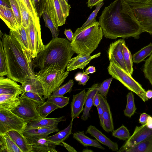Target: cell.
Returning <instances> with one entry per match:
<instances>
[{
    "label": "cell",
    "instance_id": "6da1fadb",
    "mask_svg": "<svg viewBox=\"0 0 152 152\" xmlns=\"http://www.w3.org/2000/svg\"><path fill=\"white\" fill-rule=\"evenodd\" d=\"M99 19L103 35L106 38L137 39L142 33L131 7L124 0H115L104 8Z\"/></svg>",
    "mask_w": 152,
    "mask_h": 152
},
{
    "label": "cell",
    "instance_id": "7a4b0ae2",
    "mask_svg": "<svg viewBox=\"0 0 152 152\" xmlns=\"http://www.w3.org/2000/svg\"><path fill=\"white\" fill-rule=\"evenodd\" d=\"M1 39L7 61V77L21 84L35 77L31 54L10 34H3Z\"/></svg>",
    "mask_w": 152,
    "mask_h": 152
},
{
    "label": "cell",
    "instance_id": "3957f363",
    "mask_svg": "<svg viewBox=\"0 0 152 152\" xmlns=\"http://www.w3.org/2000/svg\"><path fill=\"white\" fill-rule=\"evenodd\" d=\"M74 51L70 42L65 38H53L45 45L44 49L32 59L33 69L39 70L52 64L59 65L61 71L64 72Z\"/></svg>",
    "mask_w": 152,
    "mask_h": 152
},
{
    "label": "cell",
    "instance_id": "277c9868",
    "mask_svg": "<svg viewBox=\"0 0 152 152\" xmlns=\"http://www.w3.org/2000/svg\"><path fill=\"white\" fill-rule=\"evenodd\" d=\"M103 36L102 28L96 20L83 29H77L71 42L72 49L78 55H90L97 47Z\"/></svg>",
    "mask_w": 152,
    "mask_h": 152
},
{
    "label": "cell",
    "instance_id": "5b68a950",
    "mask_svg": "<svg viewBox=\"0 0 152 152\" xmlns=\"http://www.w3.org/2000/svg\"><path fill=\"white\" fill-rule=\"evenodd\" d=\"M69 72L61 71L59 65L52 64L48 67L35 73V77L40 83L44 92L43 97L47 99L63 83Z\"/></svg>",
    "mask_w": 152,
    "mask_h": 152
},
{
    "label": "cell",
    "instance_id": "8992f818",
    "mask_svg": "<svg viewBox=\"0 0 152 152\" xmlns=\"http://www.w3.org/2000/svg\"><path fill=\"white\" fill-rule=\"evenodd\" d=\"M107 70L113 78L119 81L128 89L135 93L144 102L148 100L146 96V91L131 75L111 62L110 63Z\"/></svg>",
    "mask_w": 152,
    "mask_h": 152
},
{
    "label": "cell",
    "instance_id": "52a82bcc",
    "mask_svg": "<svg viewBox=\"0 0 152 152\" xmlns=\"http://www.w3.org/2000/svg\"><path fill=\"white\" fill-rule=\"evenodd\" d=\"M70 5L65 0H47L45 11L57 27L65 24Z\"/></svg>",
    "mask_w": 152,
    "mask_h": 152
},
{
    "label": "cell",
    "instance_id": "ba28073f",
    "mask_svg": "<svg viewBox=\"0 0 152 152\" xmlns=\"http://www.w3.org/2000/svg\"><path fill=\"white\" fill-rule=\"evenodd\" d=\"M28 123L11 111L0 108V134L11 130L23 133Z\"/></svg>",
    "mask_w": 152,
    "mask_h": 152
},
{
    "label": "cell",
    "instance_id": "9c48e42d",
    "mask_svg": "<svg viewBox=\"0 0 152 152\" xmlns=\"http://www.w3.org/2000/svg\"><path fill=\"white\" fill-rule=\"evenodd\" d=\"M140 23L142 33L152 34V1L146 3H129Z\"/></svg>",
    "mask_w": 152,
    "mask_h": 152
},
{
    "label": "cell",
    "instance_id": "30bf717a",
    "mask_svg": "<svg viewBox=\"0 0 152 152\" xmlns=\"http://www.w3.org/2000/svg\"><path fill=\"white\" fill-rule=\"evenodd\" d=\"M39 20L38 18L33 20L30 15L29 24L26 28L33 59L43 50L45 48V45L43 43L41 38Z\"/></svg>",
    "mask_w": 152,
    "mask_h": 152
},
{
    "label": "cell",
    "instance_id": "8fae6325",
    "mask_svg": "<svg viewBox=\"0 0 152 152\" xmlns=\"http://www.w3.org/2000/svg\"><path fill=\"white\" fill-rule=\"evenodd\" d=\"M19 97L20 103L11 111L12 113L28 123L41 118L37 110L39 105L37 102L27 98Z\"/></svg>",
    "mask_w": 152,
    "mask_h": 152
},
{
    "label": "cell",
    "instance_id": "7c38bea8",
    "mask_svg": "<svg viewBox=\"0 0 152 152\" xmlns=\"http://www.w3.org/2000/svg\"><path fill=\"white\" fill-rule=\"evenodd\" d=\"M152 135V129L148 128L146 124L140 126H136L133 134L117 151L125 152L127 149L135 146Z\"/></svg>",
    "mask_w": 152,
    "mask_h": 152
},
{
    "label": "cell",
    "instance_id": "4fadbf2b",
    "mask_svg": "<svg viewBox=\"0 0 152 152\" xmlns=\"http://www.w3.org/2000/svg\"><path fill=\"white\" fill-rule=\"evenodd\" d=\"M123 39H120L110 45L108 54L109 60L128 73L123 59L122 43Z\"/></svg>",
    "mask_w": 152,
    "mask_h": 152
},
{
    "label": "cell",
    "instance_id": "5bb4252c",
    "mask_svg": "<svg viewBox=\"0 0 152 152\" xmlns=\"http://www.w3.org/2000/svg\"><path fill=\"white\" fill-rule=\"evenodd\" d=\"M31 145V152H57V145L60 144L54 143L45 137H26Z\"/></svg>",
    "mask_w": 152,
    "mask_h": 152
},
{
    "label": "cell",
    "instance_id": "9a60e30c",
    "mask_svg": "<svg viewBox=\"0 0 152 152\" xmlns=\"http://www.w3.org/2000/svg\"><path fill=\"white\" fill-rule=\"evenodd\" d=\"M23 93L21 86L8 77L0 76V94H9L20 96Z\"/></svg>",
    "mask_w": 152,
    "mask_h": 152
},
{
    "label": "cell",
    "instance_id": "2e32d148",
    "mask_svg": "<svg viewBox=\"0 0 152 152\" xmlns=\"http://www.w3.org/2000/svg\"><path fill=\"white\" fill-rule=\"evenodd\" d=\"M101 54L99 52L91 56L78 55L70 60L66 67V71L69 72L77 69H83L92 59L99 57Z\"/></svg>",
    "mask_w": 152,
    "mask_h": 152
},
{
    "label": "cell",
    "instance_id": "e0dca14e",
    "mask_svg": "<svg viewBox=\"0 0 152 152\" xmlns=\"http://www.w3.org/2000/svg\"><path fill=\"white\" fill-rule=\"evenodd\" d=\"M100 105L103 111L104 128L103 129L107 132H112L114 126L110 108L106 98L99 93Z\"/></svg>",
    "mask_w": 152,
    "mask_h": 152
},
{
    "label": "cell",
    "instance_id": "ac0fdd59",
    "mask_svg": "<svg viewBox=\"0 0 152 152\" xmlns=\"http://www.w3.org/2000/svg\"><path fill=\"white\" fill-rule=\"evenodd\" d=\"M86 133L90 134L99 142L107 146L112 151H116L118 150L117 143L112 141L95 126L90 125L88 127Z\"/></svg>",
    "mask_w": 152,
    "mask_h": 152
},
{
    "label": "cell",
    "instance_id": "d6986e66",
    "mask_svg": "<svg viewBox=\"0 0 152 152\" xmlns=\"http://www.w3.org/2000/svg\"><path fill=\"white\" fill-rule=\"evenodd\" d=\"M86 96L85 90H83L76 94L73 95L70 104L72 119L79 117L83 111Z\"/></svg>",
    "mask_w": 152,
    "mask_h": 152
},
{
    "label": "cell",
    "instance_id": "ffe728a7",
    "mask_svg": "<svg viewBox=\"0 0 152 152\" xmlns=\"http://www.w3.org/2000/svg\"><path fill=\"white\" fill-rule=\"evenodd\" d=\"M65 116L53 118H41L32 121L28 123L26 129L38 127L58 128V126L60 122L66 121Z\"/></svg>",
    "mask_w": 152,
    "mask_h": 152
},
{
    "label": "cell",
    "instance_id": "44dd1931",
    "mask_svg": "<svg viewBox=\"0 0 152 152\" xmlns=\"http://www.w3.org/2000/svg\"><path fill=\"white\" fill-rule=\"evenodd\" d=\"M99 85L98 83L93 84L86 92L84 107L81 119L83 121L87 120L90 117V111L94 105L93 101L95 95L98 92Z\"/></svg>",
    "mask_w": 152,
    "mask_h": 152
},
{
    "label": "cell",
    "instance_id": "7402d4cb",
    "mask_svg": "<svg viewBox=\"0 0 152 152\" xmlns=\"http://www.w3.org/2000/svg\"><path fill=\"white\" fill-rule=\"evenodd\" d=\"M0 18L10 30H15L20 27L11 8L0 6Z\"/></svg>",
    "mask_w": 152,
    "mask_h": 152
},
{
    "label": "cell",
    "instance_id": "603a6c76",
    "mask_svg": "<svg viewBox=\"0 0 152 152\" xmlns=\"http://www.w3.org/2000/svg\"><path fill=\"white\" fill-rule=\"evenodd\" d=\"M9 34L17 39L23 47L31 55L30 43L26 28L22 25L15 30H10Z\"/></svg>",
    "mask_w": 152,
    "mask_h": 152
},
{
    "label": "cell",
    "instance_id": "cb8c5ba5",
    "mask_svg": "<svg viewBox=\"0 0 152 152\" xmlns=\"http://www.w3.org/2000/svg\"><path fill=\"white\" fill-rule=\"evenodd\" d=\"M7 133L22 152H31V146L23 133L15 130H11Z\"/></svg>",
    "mask_w": 152,
    "mask_h": 152
},
{
    "label": "cell",
    "instance_id": "d4e9b609",
    "mask_svg": "<svg viewBox=\"0 0 152 152\" xmlns=\"http://www.w3.org/2000/svg\"><path fill=\"white\" fill-rule=\"evenodd\" d=\"M59 131L58 128L38 127L26 129L23 134L26 137L47 138L49 134Z\"/></svg>",
    "mask_w": 152,
    "mask_h": 152
},
{
    "label": "cell",
    "instance_id": "484cf974",
    "mask_svg": "<svg viewBox=\"0 0 152 152\" xmlns=\"http://www.w3.org/2000/svg\"><path fill=\"white\" fill-rule=\"evenodd\" d=\"M19 97L9 94H0V108L12 111L20 103Z\"/></svg>",
    "mask_w": 152,
    "mask_h": 152
},
{
    "label": "cell",
    "instance_id": "4316f807",
    "mask_svg": "<svg viewBox=\"0 0 152 152\" xmlns=\"http://www.w3.org/2000/svg\"><path fill=\"white\" fill-rule=\"evenodd\" d=\"M0 152H22L7 133L0 134Z\"/></svg>",
    "mask_w": 152,
    "mask_h": 152
},
{
    "label": "cell",
    "instance_id": "83f0119b",
    "mask_svg": "<svg viewBox=\"0 0 152 152\" xmlns=\"http://www.w3.org/2000/svg\"><path fill=\"white\" fill-rule=\"evenodd\" d=\"M21 84V88L23 93L30 92L43 96L44 92L40 82L35 77L26 80Z\"/></svg>",
    "mask_w": 152,
    "mask_h": 152
},
{
    "label": "cell",
    "instance_id": "f1b7e54d",
    "mask_svg": "<svg viewBox=\"0 0 152 152\" xmlns=\"http://www.w3.org/2000/svg\"><path fill=\"white\" fill-rule=\"evenodd\" d=\"M73 137L84 146H90L102 150L105 149L97 140L91 138L86 135L83 131L74 133Z\"/></svg>",
    "mask_w": 152,
    "mask_h": 152
},
{
    "label": "cell",
    "instance_id": "f546056e",
    "mask_svg": "<svg viewBox=\"0 0 152 152\" xmlns=\"http://www.w3.org/2000/svg\"><path fill=\"white\" fill-rule=\"evenodd\" d=\"M73 120H71L67 127L53 135L48 136L46 138L50 141L64 146L61 143L64 141L72 133Z\"/></svg>",
    "mask_w": 152,
    "mask_h": 152
},
{
    "label": "cell",
    "instance_id": "4dcf8cb0",
    "mask_svg": "<svg viewBox=\"0 0 152 152\" xmlns=\"http://www.w3.org/2000/svg\"><path fill=\"white\" fill-rule=\"evenodd\" d=\"M126 152H152V135L137 144L127 149Z\"/></svg>",
    "mask_w": 152,
    "mask_h": 152
},
{
    "label": "cell",
    "instance_id": "1f68e13d",
    "mask_svg": "<svg viewBox=\"0 0 152 152\" xmlns=\"http://www.w3.org/2000/svg\"><path fill=\"white\" fill-rule=\"evenodd\" d=\"M152 53V43H150L134 54L132 56L133 63L138 64L144 61Z\"/></svg>",
    "mask_w": 152,
    "mask_h": 152
},
{
    "label": "cell",
    "instance_id": "d6a6232c",
    "mask_svg": "<svg viewBox=\"0 0 152 152\" xmlns=\"http://www.w3.org/2000/svg\"><path fill=\"white\" fill-rule=\"evenodd\" d=\"M122 50L124 61L129 73L132 74L133 69L132 57L130 51L126 45L124 39L122 43Z\"/></svg>",
    "mask_w": 152,
    "mask_h": 152
},
{
    "label": "cell",
    "instance_id": "836d02e7",
    "mask_svg": "<svg viewBox=\"0 0 152 152\" xmlns=\"http://www.w3.org/2000/svg\"><path fill=\"white\" fill-rule=\"evenodd\" d=\"M58 108V107L55 104L46 101L39 106L37 110L39 115L42 118H46L50 113Z\"/></svg>",
    "mask_w": 152,
    "mask_h": 152
},
{
    "label": "cell",
    "instance_id": "e575fe53",
    "mask_svg": "<svg viewBox=\"0 0 152 152\" xmlns=\"http://www.w3.org/2000/svg\"><path fill=\"white\" fill-rule=\"evenodd\" d=\"M127 103L126 108L124 110V115L126 116L131 118L135 112V107L134 96L132 91L128 93L126 96Z\"/></svg>",
    "mask_w": 152,
    "mask_h": 152
},
{
    "label": "cell",
    "instance_id": "d590c367",
    "mask_svg": "<svg viewBox=\"0 0 152 152\" xmlns=\"http://www.w3.org/2000/svg\"><path fill=\"white\" fill-rule=\"evenodd\" d=\"M16 0L20 9L22 25L26 28L29 24L30 15L23 0Z\"/></svg>",
    "mask_w": 152,
    "mask_h": 152
},
{
    "label": "cell",
    "instance_id": "8d00e7d4",
    "mask_svg": "<svg viewBox=\"0 0 152 152\" xmlns=\"http://www.w3.org/2000/svg\"><path fill=\"white\" fill-rule=\"evenodd\" d=\"M42 16L44 21L45 26L50 30L53 38L58 37L59 34V30L54 24L52 20L46 12H43Z\"/></svg>",
    "mask_w": 152,
    "mask_h": 152
},
{
    "label": "cell",
    "instance_id": "74e56055",
    "mask_svg": "<svg viewBox=\"0 0 152 152\" xmlns=\"http://www.w3.org/2000/svg\"><path fill=\"white\" fill-rule=\"evenodd\" d=\"M7 64L2 42L0 40V76H7Z\"/></svg>",
    "mask_w": 152,
    "mask_h": 152
},
{
    "label": "cell",
    "instance_id": "f35d334b",
    "mask_svg": "<svg viewBox=\"0 0 152 152\" xmlns=\"http://www.w3.org/2000/svg\"><path fill=\"white\" fill-rule=\"evenodd\" d=\"M74 82L70 79L66 83L60 86L52 94V96H63L66 93H70L72 90Z\"/></svg>",
    "mask_w": 152,
    "mask_h": 152
},
{
    "label": "cell",
    "instance_id": "ab89813d",
    "mask_svg": "<svg viewBox=\"0 0 152 152\" xmlns=\"http://www.w3.org/2000/svg\"><path fill=\"white\" fill-rule=\"evenodd\" d=\"M31 4L39 19L45 11L47 0H30Z\"/></svg>",
    "mask_w": 152,
    "mask_h": 152
},
{
    "label": "cell",
    "instance_id": "60d3db41",
    "mask_svg": "<svg viewBox=\"0 0 152 152\" xmlns=\"http://www.w3.org/2000/svg\"><path fill=\"white\" fill-rule=\"evenodd\" d=\"M69 97L63 96H51L48 98L47 101L52 103L59 108H62L69 103Z\"/></svg>",
    "mask_w": 152,
    "mask_h": 152
},
{
    "label": "cell",
    "instance_id": "b9f144b4",
    "mask_svg": "<svg viewBox=\"0 0 152 152\" xmlns=\"http://www.w3.org/2000/svg\"><path fill=\"white\" fill-rule=\"evenodd\" d=\"M113 136L120 140H126L130 137L129 131L127 128L123 125L116 130L112 132Z\"/></svg>",
    "mask_w": 152,
    "mask_h": 152
},
{
    "label": "cell",
    "instance_id": "7bdbcfd3",
    "mask_svg": "<svg viewBox=\"0 0 152 152\" xmlns=\"http://www.w3.org/2000/svg\"><path fill=\"white\" fill-rule=\"evenodd\" d=\"M20 98H27L37 102L40 105L45 102V99L40 94L30 92L23 93L20 96Z\"/></svg>",
    "mask_w": 152,
    "mask_h": 152
},
{
    "label": "cell",
    "instance_id": "ee69618b",
    "mask_svg": "<svg viewBox=\"0 0 152 152\" xmlns=\"http://www.w3.org/2000/svg\"><path fill=\"white\" fill-rule=\"evenodd\" d=\"M143 71L145 78L152 86V53L145 61Z\"/></svg>",
    "mask_w": 152,
    "mask_h": 152
},
{
    "label": "cell",
    "instance_id": "f6af8a7d",
    "mask_svg": "<svg viewBox=\"0 0 152 152\" xmlns=\"http://www.w3.org/2000/svg\"><path fill=\"white\" fill-rule=\"evenodd\" d=\"M11 9L15 19L19 26H22V20L18 4L16 0H9Z\"/></svg>",
    "mask_w": 152,
    "mask_h": 152
},
{
    "label": "cell",
    "instance_id": "bcb514c9",
    "mask_svg": "<svg viewBox=\"0 0 152 152\" xmlns=\"http://www.w3.org/2000/svg\"><path fill=\"white\" fill-rule=\"evenodd\" d=\"M104 4V2L102 1L96 6L95 10L90 14L86 22L80 27L81 29L88 26L96 20L95 18L97 16V13Z\"/></svg>",
    "mask_w": 152,
    "mask_h": 152
},
{
    "label": "cell",
    "instance_id": "7dc6e473",
    "mask_svg": "<svg viewBox=\"0 0 152 152\" xmlns=\"http://www.w3.org/2000/svg\"><path fill=\"white\" fill-rule=\"evenodd\" d=\"M113 78L112 77L104 80L98 88V92L103 96L106 98L111 83Z\"/></svg>",
    "mask_w": 152,
    "mask_h": 152
},
{
    "label": "cell",
    "instance_id": "c3c4849f",
    "mask_svg": "<svg viewBox=\"0 0 152 152\" xmlns=\"http://www.w3.org/2000/svg\"><path fill=\"white\" fill-rule=\"evenodd\" d=\"M23 1L27 7L30 15L31 16L33 20H34L39 18L32 7L30 0H23Z\"/></svg>",
    "mask_w": 152,
    "mask_h": 152
},
{
    "label": "cell",
    "instance_id": "681fc988",
    "mask_svg": "<svg viewBox=\"0 0 152 152\" xmlns=\"http://www.w3.org/2000/svg\"><path fill=\"white\" fill-rule=\"evenodd\" d=\"M96 107L99 115L100 125L103 129L104 128V121L103 110L100 104Z\"/></svg>",
    "mask_w": 152,
    "mask_h": 152
},
{
    "label": "cell",
    "instance_id": "f907efd6",
    "mask_svg": "<svg viewBox=\"0 0 152 152\" xmlns=\"http://www.w3.org/2000/svg\"><path fill=\"white\" fill-rule=\"evenodd\" d=\"M89 78V76L84 72L82 74L81 80L79 81L78 84L84 86Z\"/></svg>",
    "mask_w": 152,
    "mask_h": 152
},
{
    "label": "cell",
    "instance_id": "816d5d0a",
    "mask_svg": "<svg viewBox=\"0 0 152 152\" xmlns=\"http://www.w3.org/2000/svg\"><path fill=\"white\" fill-rule=\"evenodd\" d=\"M149 115L145 113H142L140 117L139 123L142 125L145 124L146 123V121Z\"/></svg>",
    "mask_w": 152,
    "mask_h": 152
},
{
    "label": "cell",
    "instance_id": "f5cc1de1",
    "mask_svg": "<svg viewBox=\"0 0 152 152\" xmlns=\"http://www.w3.org/2000/svg\"><path fill=\"white\" fill-rule=\"evenodd\" d=\"M64 34L66 35L67 38L71 42L72 40L74 34L70 29H65L64 31Z\"/></svg>",
    "mask_w": 152,
    "mask_h": 152
},
{
    "label": "cell",
    "instance_id": "db71d44e",
    "mask_svg": "<svg viewBox=\"0 0 152 152\" xmlns=\"http://www.w3.org/2000/svg\"><path fill=\"white\" fill-rule=\"evenodd\" d=\"M104 0H88V7L91 8L94 6H96L98 4L103 1Z\"/></svg>",
    "mask_w": 152,
    "mask_h": 152
},
{
    "label": "cell",
    "instance_id": "11a10c76",
    "mask_svg": "<svg viewBox=\"0 0 152 152\" xmlns=\"http://www.w3.org/2000/svg\"><path fill=\"white\" fill-rule=\"evenodd\" d=\"M129 3H146L152 1V0H124Z\"/></svg>",
    "mask_w": 152,
    "mask_h": 152
},
{
    "label": "cell",
    "instance_id": "9f6ffc18",
    "mask_svg": "<svg viewBox=\"0 0 152 152\" xmlns=\"http://www.w3.org/2000/svg\"><path fill=\"white\" fill-rule=\"evenodd\" d=\"M62 143L63 145L64 146L65 148L66 149L68 152H77V151L75 148H74L71 145L64 142V141L62 142Z\"/></svg>",
    "mask_w": 152,
    "mask_h": 152
},
{
    "label": "cell",
    "instance_id": "6f0895ef",
    "mask_svg": "<svg viewBox=\"0 0 152 152\" xmlns=\"http://www.w3.org/2000/svg\"><path fill=\"white\" fill-rule=\"evenodd\" d=\"M94 105L97 107L100 104V100L99 96V93L98 92L94 97L93 101Z\"/></svg>",
    "mask_w": 152,
    "mask_h": 152
},
{
    "label": "cell",
    "instance_id": "680465c9",
    "mask_svg": "<svg viewBox=\"0 0 152 152\" xmlns=\"http://www.w3.org/2000/svg\"><path fill=\"white\" fill-rule=\"evenodd\" d=\"M0 6L7 8H11L9 0H0Z\"/></svg>",
    "mask_w": 152,
    "mask_h": 152
},
{
    "label": "cell",
    "instance_id": "91938a15",
    "mask_svg": "<svg viewBox=\"0 0 152 152\" xmlns=\"http://www.w3.org/2000/svg\"><path fill=\"white\" fill-rule=\"evenodd\" d=\"M96 70L95 66H89L86 70L84 72L86 74L94 73L96 72Z\"/></svg>",
    "mask_w": 152,
    "mask_h": 152
},
{
    "label": "cell",
    "instance_id": "94428289",
    "mask_svg": "<svg viewBox=\"0 0 152 152\" xmlns=\"http://www.w3.org/2000/svg\"><path fill=\"white\" fill-rule=\"evenodd\" d=\"M146 126L149 129H152V117L149 115L146 121Z\"/></svg>",
    "mask_w": 152,
    "mask_h": 152
},
{
    "label": "cell",
    "instance_id": "6125c7cd",
    "mask_svg": "<svg viewBox=\"0 0 152 152\" xmlns=\"http://www.w3.org/2000/svg\"><path fill=\"white\" fill-rule=\"evenodd\" d=\"M146 96L148 99L152 98V90H150L146 91Z\"/></svg>",
    "mask_w": 152,
    "mask_h": 152
},
{
    "label": "cell",
    "instance_id": "be15d7a7",
    "mask_svg": "<svg viewBox=\"0 0 152 152\" xmlns=\"http://www.w3.org/2000/svg\"><path fill=\"white\" fill-rule=\"evenodd\" d=\"M82 74L81 73H77L75 77V80L77 81H79L81 79Z\"/></svg>",
    "mask_w": 152,
    "mask_h": 152
},
{
    "label": "cell",
    "instance_id": "e7e4bbea",
    "mask_svg": "<svg viewBox=\"0 0 152 152\" xmlns=\"http://www.w3.org/2000/svg\"><path fill=\"white\" fill-rule=\"evenodd\" d=\"M82 151L83 152H94V151L88 148L83 149Z\"/></svg>",
    "mask_w": 152,
    "mask_h": 152
},
{
    "label": "cell",
    "instance_id": "03108f58",
    "mask_svg": "<svg viewBox=\"0 0 152 152\" xmlns=\"http://www.w3.org/2000/svg\"><path fill=\"white\" fill-rule=\"evenodd\" d=\"M67 2H68V0H65Z\"/></svg>",
    "mask_w": 152,
    "mask_h": 152
}]
</instances>
